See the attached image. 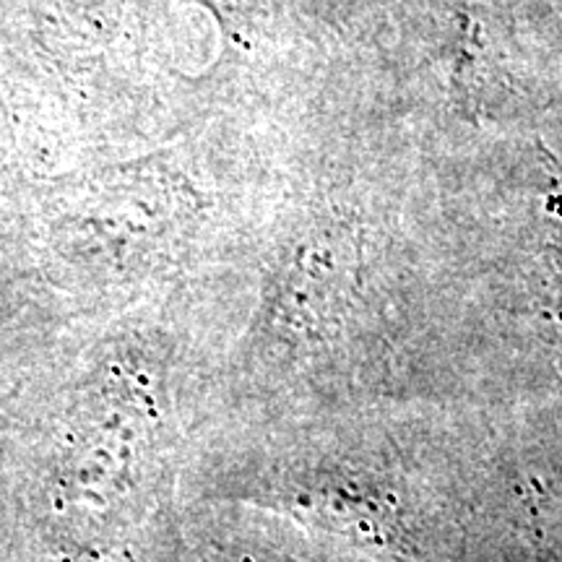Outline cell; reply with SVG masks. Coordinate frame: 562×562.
<instances>
[{
    "label": "cell",
    "instance_id": "cell-1",
    "mask_svg": "<svg viewBox=\"0 0 562 562\" xmlns=\"http://www.w3.org/2000/svg\"><path fill=\"white\" fill-rule=\"evenodd\" d=\"M558 315H560V339H562V271H560V300H558Z\"/></svg>",
    "mask_w": 562,
    "mask_h": 562
}]
</instances>
